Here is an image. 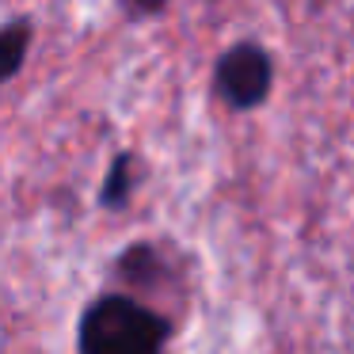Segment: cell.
Listing matches in <instances>:
<instances>
[{
	"mask_svg": "<svg viewBox=\"0 0 354 354\" xmlns=\"http://www.w3.org/2000/svg\"><path fill=\"white\" fill-rule=\"evenodd\" d=\"M141 183H145V156H141L138 149H118V153L111 156L107 171H103L95 202H100V209H107V214H126V209L133 206V198H138Z\"/></svg>",
	"mask_w": 354,
	"mask_h": 354,
	"instance_id": "cell-4",
	"label": "cell"
},
{
	"mask_svg": "<svg viewBox=\"0 0 354 354\" xmlns=\"http://www.w3.org/2000/svg\"><path fill=\"white\" fill-rule=\"evenodd\" d=\"M35 46V19L31 16H16L0 24V84H8L24 73L27 54Z\"/></svg>",
	"mask_w": 354,
	"mask_h": 354,
	"instance_id": "cell-5",
	"label": "cell"
},
{
	"mask_svg": "<svg viewBox=\"0 0 354 354\" xmlns=\"http://www.w3.org/2000/svg\"><path fill=\"white\" fill-rule=\"evenodd\" d=\"M214 100L232 115H252L274 92V57L259 39H236L214 62Z\"/></svg>",
	"mask_w": 354,
	"mask_h": 354,
	"instance_id": "cell-2",
	"label": "cell"
},
{
	"mask_svg": "<svg viewBox=\"0 0 354 354\" xmlns=\"http://www.w3.org/2000/svg\"><path fill=\"white\" fill-rule=\"evenodd\" d=\"M171 316L133 290H100L77 316V354H168Z\"/></svg>",
	"mask_w": 354,
	"mask_h": 354,
	"instance_id": "cell-1",
	"label": "cell"
},
{
	"mask_svg": "<svg viewBox=\"0 0 354 354\" xmlns=\"http://www.w3.org/2000/svg\"><path fill=\"white\" fill-rule=\"evenodd\" d=\"M111 278H115L122 290H133V293L145 297V293L160 290L164 282H171L176 270H171V259H168L160 240H133V244H126L122 252L115 255Z\"/></svg>",
	"mask_w": 354,
	"mask_h": 354,
	"instance_id": "cell-3",
	"label": "cell"
},
{
	"mask_svg": "<svg viewBox=\"0 0 354 354\" xmlns=\"http://www.w3.org/2000/svg\"><path fill=\"white\" fill-rule=\"evenodd\" d=\"M115 4H118V12H122L130 24H145V19L164 16L171 0H115Z\"/></svg>",
	"mask_w": 354,
	"mask_h": 354,
	"instance_id": "cell-6",
	"label": "cell"
}]
</instances>
